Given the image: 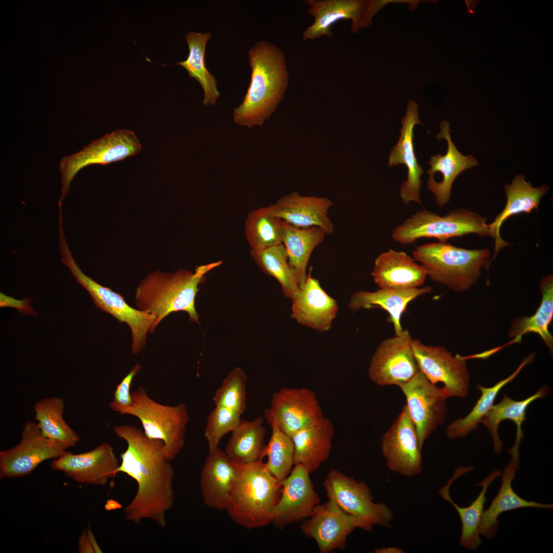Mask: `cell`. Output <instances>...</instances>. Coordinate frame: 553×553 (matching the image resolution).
Instances as JSON below:
<instances>
[{
  "label": "cell",
  "instance_id": "1",
  "mask_svg": "<svg viewBox=\"0 0 553 553\" xmlns=\"http://www.w3.org/2000/svg\"><path fill=\"white\" fill-rule=\"evenodd\" d=\"M113 431L127 444L115 475L125 473L137 484L135 496L124 509L125 520L139 524L147 519L165 527L166 514L175 499V472L164 455L163 442L129 424L115 426Z\"/></svg>",
  "mask_w": 553,
  "mask_h": 553
},
{
  "label": "cell",
  "instance_id": "2",
  "mask_svg": "<svg viewBox=\"0 0 553 553\" xmlns=\"http://www.w3.org/2000/svg\"><path fill=\"white\" fill-rule=\"evenodd\" d=\"M250 83L241 103L235 108V123L248 128L262 125L282 101L288 86L285 56L267 40L256 42L248 51Z\"/></svg>",
  "mask_w": 553,
  "mask_h": 553
},
{
  "label": "cell",
  "instance_id": "3",
  "mask_svg": "<svg viewBox=\"0 0 553 553\" xmlns=\"http://www.w3.org/2000/svg\"><path fill=\"white\" fill-rule=\"evenodd\" d=\"M217 261L197 267L195 272L179 269L174 273L157 270L139 283L135 293L138 309L154 315L156 326L173 312L185 311L189 320L199 323L195 299L205 274L221 264Z\"/></svg>",
  "mask_w": 553,
  "mask_h": 553
},
{
  "label": "cell",
  "instance_id": "4",
  "mask_svg": "<svg viewBox=\"0 0 553 553\" xmlns=\"http://www.w3.org/2000/svg\"><path fill=\"white\" fill-rule=\"evenodd\" d=\"M237 465L238 478L226 510L228 516L236 523L249 529L272 523L280 496L281 482L262 460Z\"/></svg>",
  "mask_w": 553,
  "mask_h": 553
},
{
  "label": "cell",
  "instance_id": "5",
  "mask_svg": "<svg viewBox=\"0 0 553 553\" xmlns=\"http://www.w3.org/2000/svg\"><path fill=\"white\" fill-rule=\"evenodd\" d=\"M412 255L431 280L460 292L475 285L481 275L482 269L488 266L491 261L488 249H465L446 242L417 246Z\"/></svg>",
  "mask_w": 553,
  "mask_h": 553
},
{
  "label": "cell",
  "instance_id": "6",
  "mask_svg": "<svg viewBox=\"0 0 553 553\" xmlns=\"http://www.w3.org/2000/svg\"><path fill=\"white\" fill-rule=\"evenodd\" d=\"M132 399L128 406L112 402L109 406L113 411L121 415L138 418L147 437L163 442L164 455L168 461H172L184 445L189 420L188 407L184 403L175 406L160 403L150 397L142 387L132 393Z\"/></svg>",
  "mask_w": 553,
  "mask_h": 553
},
{
  "label": "cell",
  "instance_id": "7",
  "mask_svg": "<svg viewBox=\"0 0 553 553\" xmlns=\"http://www.w3.org/2000/svg\"><path fill=\"white\" fill-rule=\"evenodd\" d=\"M486 218L463 208L439 216L424 209L405 220L393 231V239L402 245L414 243L421 238H434L446 242L451 238L470 233L489 236Z\"/></svg>",
  "mask_w": 553,
  "mask_h": 553
},
{
  "label": "cell",
  "instance_id": "8",
  "mask_svg": "<svg viewBox=\"0 0 553 553\" xmlns=\"http://www.w3.org/2000/svg\"><path fill=\"white\" fill-rule=\"evenodd\" d=\"M141 148L134 132L117 129L92 141L81 150L65 156L59 166L61 188L58 201L62 203L74 178L82 168L92 164L105 165L123 160L138 154Z\"/></svg>",
  "mask_w": 553,
  "mask_h": 553
},
{
  "label": "cell",
  "instance_id": "9",
  "mask_svg": "<svg viewBox=\"0 0 553 553\" xmlns=\"http://www.w3.org/2000/svg\"><path fill=\"white\" fill-rule=\"evenodd\" d=\"M329 500L343 511L358 518L362 529L370 531L374 525L390 527L394 515L385 503L374 502L369 486L363 481L332 469L323 481Z\"/></svg>",
  "mask_w": 553,
  "mask_h": 553
},
{
  "label": "cell",
  "instance_id": "10",
  "mask_svg": "<svg viewBox=\"0 0 553 553\" xmlns=\"http://www.w3.org/2000/svg\"><path fill=\"white\" fill-rule=\"evenodd\" d=\"M65 265L77 282L88 292L98 308L129 326L132 336V352L134 354L141 352L145 346L147 333L153 332L156 327V317L131 307L120 294L86 275L74 258L68 259Z\"/></svg>",
  "mask_w": 553,
  "mask_h": 553
},
{
  "label": "cell",
  "instance_id": "11",
  "mask_svg": "<svg viewBox=\"0 0 553 553\" xmlns=\"http://www.w3.org/2000/svg\"><path fill=\"white\" fill-rule=\"evenodd\" d=\"M412 346L419 371L434 386L440 384L438 389L445 399L468 395L470 378L466 357L453 356L442 346L426 345L417 339H412Z\"/></svg>",
  "mask_w": 553,
  "mask_h": 553
},
{
  "label": "cell",
  "instance_id": "12",
  "mask_svg": "<svg viewBox=\"0 0 553 553\" xmlns=\"http://www.w3.org/2000/svg\"><path fill=\"white\" fill-rule=\"evenodd\" d=\"M412 338L407 330L383 340L376 348L370 363V379L380 386L408 382L419 368L412 346Z\"/></svg>",
  "mask_w": 553,
  "mask_h": 553
},
{
  "label": "cell",
  "instance_id": "13",
  "mask_svg": "<svg viewBox=\"0 0 553 553\" xmlns=\"http://www.w3.org/2000/svg\"><path fill=\"white\" fill-rule=\"evenodd\" d=\"M66 450L45 437L37 423L28 421L23 428L20 442L0 452V477L28 475L41 462L60 457Z\"/></svg>",
  "mask_w": 553,
  "mask_h": 553
},
{
  "label": "cell",
  "instance_id": "14",
  "mask_svg": "<svg viewBox=\"0 0 553 553\" xmlns=\"http://www.w3.org/2000/svg\"><path fill=\"white\" fill-rule=\"evenodd\" d=\"M381 448L389 470L409 477L421 472L422 449L406 405L384 434Z\"/></svg>",
  "mask_w": 553,
  "mask_h": 553
},
{
  "label": "cell",
  "instance_id": "15",
  "mask_svg": "<svg viewBox=\"0 0 553 553\" xmlns=\"http://www.w3.org/2000/svg\"><path fill=\"white\" fill-rule=\"evenodd\" d=\"M399 387L406 397V406L422 449L426 439L445 419L446 399L419 370Z\"/></svg>",
  "mask_w": 553,
  "mask_h": 553
},
{
  "label": "cell",
  "instance_id": "16",
  "mask_svg": "<svg viewBox=\"0 0 553 553\" xmlns=\"http://www.w3.org/2000/svg\"><path fill=\"white\" fill-rule=\"evenodd\" d=\"M269 409L281 429L291 438L324 417L315 392L306 388H281L272 395Z\"/></svg>",
  "mask_w": 553,
  "mask_h": 553
},
{
  "label": "cell",
  "instance_id": "17",
  "mask_svg": "<svg viewBox=\"0 0 553 553\" xmlns=\"http://www.w3.org/2000/svg\"><path fill=\"white\" fill-rule=\"evenodd\" d=\"M308 518L301 525L302 531L316 541L321 553L344 549L349 535L363 527L358 518L343 511L331 500L316 505Z\"/></svg>",
  "mask_w": 553,
  "mask_h": 553
},
{
  "label": "cell",
  "instance_id": "18",
  "mask_svg": "<svg viewBox=\"0 0 553 553\" xmlns=\"http://www.w3.org/2000/svg\"><path fill=\"white\" fill-rule=\"evenodd\" d=\"M294 465L281 482L280 496L273 512L272 523L280 529L308 518L320 502L309 472L302 465Z\"/></svg>",
  "mask_w": 553,
  "mask_h": 553
},
{
  "label": "cell",
  "instance_id": "19",
  "mask_svg": "<svg viewBox=\"0 0 553 553\" xmlns=\"http://www.w3.org/2000/svg\"><path fill=\"white\" fill-rule=\"evenodd\" d=\"M120 464L114 448L102 443L87 452L74 454L66 451L51 463L52 469L63 472L79 483L105 486Z\"/></svg>",
  "mask_w": 553,
  "mask_h": 553
},
{
  "label": "cell",
  "instance_id": "20",
  "mask_svg": "<svg viewBox=\"0 0 553 553\" xmlns=\"http://www.w3.org/2000/svg\"><path fill=\"white\" fill-rule=\"evenodd\" d=\"M450 122L443 120L440 123V132L436 138L444 139L448 143L446 154L433 155L428 163L427 170L429 178L428 188L435 197L438 205L442 207L449 201L452 185L457 176L467 168L478 165V161L472 155L464 156L456 148L450 135Z\"/></svg>",
  "mask_w": 553,
  "mask_h": 553
},
{
  "label": "cell",
  "instance_id": "21",
  "mask_svg": "<svg viewBox=\"0 0 553 553\" xmlns=\"http://www.w3.org/2000/svg\"><path fill=\"white\" fill-rule=\"evenodd\" d=\"M309 269L304 285L292 300L291 317L299 324L320 332L329 331L335 318L338 306L336 300L312 276Z\"/></svg>",
  "mask_w": 553,
  "mask_h": 553
},
{
  "label": "cell",
  "instance_id": "22",
  "mask_svg": "<svg viewBox=\"0 0 553 553\" xmlns=\"http://www.w3.org/2000/svg\"><path fill=\"white\" fill-rule=\"evenodd\" d=\"M402 128L397 143L392 148L389 156V166L400 164L406 165L407 179L400 189V196L405 204L413 201L421 204L420 190L422 185L421 176L424 171L418 163L413 144V129L417 124L422 123L418 117L417 104L413 100L408 102L406 116L401 120Z\"/></svg>",
  "mask_w": 553,
  "mask_h": 553
},
{
  "label": "cell",
  "instance_id": "23",
  "mask_svg": "<svg viewBox=\"0 0 553 553\" xmlns=\"http://www.w3.org/2000/svg\"><path fill=\"white\" fill-rule=\"evenodd\" d=\"M238 475V469L219 448L209 452L202 467L200 487L203 501L208 507L226 511L230 503Z\"/></svg>",
  "mask_w": 553,
  "mask_h": 553
},
{
  "label": "cell",
  "instance_id": "24",
  "mask_svg": "<svg viewBox=\"0 0 553 553\" xmlns=\"http://www.w3.org/2000/svg\"><path fill=\"white\" fill-rule=\"evenodd\" d=\"M332 202L326 198L304 196L292 192L267 206L274 215L296 227H318L331 234L334 225L328 216Z\"/></svg>",
  "mask_w": 553,
  "mask_h": 553
},
{
  "label": "cell",
  "instance_id": "25",
  "mask_svg": "<svg viewBox=\"0 0 553 553\" xmlns=\"http://www.w3.org/2000/svg\"><path fill=\"white\" fill-rule=\"evenodd\" d=\"M308 13L313 23L303 32V40H314L323 36L331 37L332 26L342 19L352 21L351 30L362 28L367 1L361 0H306Z\"/></svg>",
  "mask_w": 553,
  "mask_h": 553
},
{
  "label": "cell",
  "instance_id": "26",
  "mask_svg": "<svg viewBox=\"0 0 553 553\" xmlns=\"http://www.w3.org/2000/svg\"><path fill=\"white\" fill-rule=\"evenodd\" d=\"M371 275L379 288L392 289L420 287L427 276L413 258L404 251L393 249L376 258Z\"/></svg>",
  "mask_w": 553,
  "mask_h": 553
},
{
  "label": "cell",
  "instance_id": "27",
  "mask_svg": "<svg viewBox=\"0 0 553 553\" xmlns=\"http://www.w3.org/2000/svg\"><path fill=\"white\" fill-rule=\"evenodd\" d=\"M549 189V186L545 184L533 187L530 182L525 181L524 176L522 174L515 176L511 184L505 185L507 199L505 206L493 222L488 224L489 236L495 240L494 256L492 260L496 258L501 249L509 246L500 235L503 222L513 215L529 214L535 209L538 210L541 198Z\"/></svg>",
  "mask_w": 553,
  "mask_h": 553
},
{
  "label": "cell",
  "instance_id": "28",
  "mask_svg": "<svg viewBox=\"0 0 553 553\" xmlns=\"http://www.w3.org/2000/svg\"><path fill=\"white\" fill-rule=\"evenodd\" d=\"M519 459L512 458L501 473L502 482L499 492L492 501L490 507L483 511L479 526L480 535L487 540L498 531V518L503 513L520 508L552 509V504L528 501L520 497L512 487V481L519 469Z\"/></svg>",
  "mask_w": 553,
  "mask_h": 553
},
{
  "label": "cell",
  "instance_id": "29",
  "mask_svg": "<svg viewBox=\"0 0 553 553\" xmlns=\"http://www.w3.org/2000/svg\"><path fill=\"white\" fill-rule=\"evenodd\" d=\"M471 466H460L456 469L447 484L440 488L438 494L450 502L455 508L460 518L462 529L460 538V545L471 550L477 548L482 543L479 533V526L486 501V494L491 483L501 476L502 471L496 470L492 471L483 480L476 485L481 487V490L476 499L467 507H460L451 499L449 490L453 482L463 474L472 471Z\"/></svg>",
  "mask_w": 553,
  "mask_h": 553
},
{
  "label": "cell",
  "instance_id": "30",
  "mask_svg": "<svg viewBox=\"0 0 553 553\" xmlns=\"http://www.w3.org/2000/svg\"><path fill=\"white\" fill-rule=\"evenodd\" d=\"M549 392L548 387L543 386L533 395L518 401L504 394L503 399L492 407L480 423L484 424L491 435L495 453L499 454L503 446L498 434L499 425L502 421L508 419L513 421L517 428L514 444L508 450V453L511 456L519 457V448L524 437L522 427L523 422L526 420L527 409L534 401L546 397Z\"/></svg>",
  "mask_w": 553,
  "mask_h": 553
},
{
  "label": "cell",
  "instance_id": "31",
  "mask_svg": "<svg viewBox=\"0 0 553 553\" xmlns=\"http://www.w3.org/2000/svg\"><path fill=\"white\" fill-rule=\"evenodd\" d=\"M431 291L430 286L405 289L379 288L374 291L359 290L351 296L348 308L353 312L374 308L384 309L389 315L395 335H399L404 330L400 320L408 305L418 296Z\"/></svg>",
  "mask_w": 553,
  "mask_h": 553
},
{
  "label": "cell",
  "instance_id": "32",
  "mask_svg": "<svg viewBox=\"0 0 553 553\" xmlns=\"http://www.w3.org/2000/svg\"><path fill=\"white\" fill-rule=\"evenodd\" d=\"M334 433L333 423L324 417L318 423L295 433L291 437L294 465H303L309 473L317 470L329 456Z\"/></svg>",
  "mask_w": 553,
  "mask_h": 553
},
{
  "label": "cell",
  "instance_id": "33",
  "mask_svg": "<svg viewBox=\"0 0 553 553\" xmlns=\"http://www.w3.org/2000/svg\"><path fill=\"white\" fill-rule=\"evenodd\" d=\"M326 235V231L318 227L300 228L284 221L282 244L289 263L296 274L299 288L305 283L311 254L323 242Z\"/></svg>",
  "mask_w": 553,
  "mask_h": 553
},
{
  "label": "cell",
  "instance_id": "34",
  "mask_svg": "<svg viewBox=\"0 0 553 553\" xmlns=\"http://www.w3.org/2000/svg\"><path fill=\"white\" fill-rule=\"evenodd\" d=\"M211 36L210 32L187 33L185 38L188 47V56L185 60L175 63L183 67L189 78H194L200 83L204 93V106L214 105L220 97L217 79L208 70L205 61L206 46Z\"/></svg>",
  "mask_w": 553,
  "mask_h": 553
},
{
  "label": "cell",
  "instance_id": "35",
  "mask_svg": "<svg viewBox=\"0 0 553 553\" xmlns=\"http://www.w3.org/2000/svg\"><path fill=\"white\" fill-rule=\"evenodd\" d=\"M541 302L535 313L530 316L520 317L514 320L508 330L509 337L514 342L521 340L522 336L529 333L540 335L550 352H552L553 338L548 328L553 317V279L548 275L539 285Z\"/></svg>",
  "mask_w": 553,
  "mask_h": 553
},
{
  "label": "cell",
  "instance_id": "36",
  "mask_svg": "<svg viewBox=\"0 0 553 553\" xmlns=\"http://www.w3.org/2000/svg\"><path fill=\"white\" fill-rule=\"evenodd\" d=\"M264 422L261 417L242 419L231 432L225 452L232 461L243 464L262 459L266 433Z\"/></svg>",
  "mask_w": 553,
  "mask_h": 553
},
{
  "label": "cell",
  "instance_id": "37",
  "mask_svg": "<svg viewBox=\"0 0 553 553\" xmlns=\"http://www.w3.org/2000/svg\"><path fill=\"white\" fill-rule=\"evenodd\" d=\"M65 407L62 399L52 397L36 402L34 409L42 434L66 450L74 446L80 438L63 419Z\"/></svg>",
  "mask_w": 553,
  "mask_h": 553
},
{
  "label": "cell",
  "instance_id": "38",
  "mask_svg": "<svg viewBox=\"0 0 553 553\" xmlns=\"http://www.w3.org/2000/svg\"><path fill=\"white\" fill-rule=\"evenodd\" d=\"M533 358L534 356L532 355L526 358L514 373L491 387H484L481 385L477 386V388L481 392L479 399L471 411L465 417L455 420L447 427L446 429L447 437L450 439L463 438L477 429L483 417L494 405L496 398L500 390L514 380L522 369L526 365L530 363Z\"/></svg>",
  "mask_w": 553,
  "mask_h": 553
},
{
  "label": "cell",
  "instance_id": "39",
  "mask_svg": "<svg viewBox=\"0 0 553 553\" xmlns=\"http://www.w3.org/2000/svg\"><path fill=\"white\" fill-rule=\"evenodd\" d=\"M265 419L271 428V435L265 445L262 459L267 457L265 465L270 474L280 482L290 474L294 458V444L279 426L270 409L264 411Z\"/></svg>",
  "mask_w": 553,
  "mask_h": 553
},
{
  "label": "cell",
  "instance_id": "40",
  "mask_svg": "<svg viewBox=\"0 0 553 553\" xmlns=\"http://www.w3.org/2000/svg\"><path fill=\"white\" fill-rule=\"evenodd\" d=\"M284 221L267 207L250 212L245 222V233L250 252L261 251L282 244Z\"/></svg>",
  "mask_w": 553,
  "mask_h": 553
},
{
  "label": "cell",
  "instance_id": "41",
  "mask_svg": "<svg viewBox=\"0 0 553 553\" xmlns=\"http://www.w3.org/2000/svg\"><path fill=\"white\" fill-rule=\"evenodd\" d=\"M250 254L260 269L280 283L283 295L292 300L299 289V285L284 245L280 244Z\"/></svg>",
  "mask_w": 553,
  "mask_h": 553
},
{
  "label": "cell",
  "instance_id": "42",
  "mask_svg": "<svg viewBox=\"0 0 553 553\" xmlns=\"http://www.w3.org/2000/svg\"><path fill=\"white\" fill-rule=\"evenodd\" d=\"M247 376L241 367L232 369L212 397L215 406L235 411L241 415L246 408Z\"/></svg>",
  "mask_w": 553,
  "mask_h": 553
},
{
  "label": "cell",
  "instance_id": "43",
  "mask_svg": "<svg viewBox=\"0 0 553 553\" xmlns=\"http://www.w3.org/2000/svg\"><path fill=\"white\" fill-rule=\"evenodd\" d=\"M241 415L231 409L215 406L207 417L204 430L208 452L218 448L223 437L238 426L242 420Z\"/></svg>",
  "mask_w": 553,
  "mask_h": 553
},
{
  "label": "cell",
  "instance_id": "44",
  "mask_svg": "<svg viewBox=\"0 0 553 553\" xmlns=\"http://www.w3.org/2000/svg\"><path fill=\"white\" fill-rule=\"evenodd\" d=\"M141 369V366L135 365L125 376L120 382L118 384L113 393V398L111 401L114 403L123 406L130 405L132 401L131 388L132 382Z\"/></svg>",
  "mask_w": 553,
  "mask_h": 553
},
{
  "label": "cell",
  "instance_id": "45",
  "mask_svg": "<svg viewBox=\"0 0 553 553\" xmlns=\"http://www.w3.org/2000/svg\"><path fill=\"white\" fill-rule=\"evenodd\" d=\"M32 298L27 297L23 300H17L8 296L2 292H0V307L1 308H14L23 315L29 314L37 316L38 314L32 308L30 302Z\"/></svg>",
  "mask_w": 553,
  "mask_h": 553
},
{
  "label": "cell",
  "instance_id": "46",
  "mask_svg": "<svg viewBox=\"0 0 553 553\" xmlns=\"http://www.w3.org/2000/svg\"><path fill=\"white\" fill-rule=\"evenodd\" d=\"M88 533L83 532L79 539V550L80 552H96V551H101L98 545L93 543L95 539H93V535L90 536Z\"/></svg>",
  "mask_w": 553,
  "mask_h": 553
},
{
  "label": "cell",
  "instance_id": "47",
  "mask_svg": "<svg viewBox=\"0 0 553 553\" xmlns=\"http://www.w3.org/2000/svg\"><path fill=\"white\" fill-rule=\"evenodd\" d=\"M104 507L107 511H111L121 508L122 505L118 501L111 499L107 501Z\"/></svg>",
  "mask_w": 553,
  "mask_h": 553
}]
</instances>
